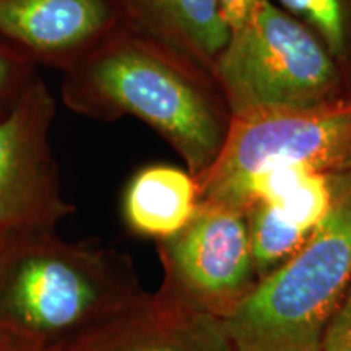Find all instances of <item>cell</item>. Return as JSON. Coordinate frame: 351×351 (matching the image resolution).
Masks as SVG:
<instances>
[{"label":"cell","instance_id":"4fadbf2b","mask_svg":"<svg viewBox=\"0 0 351 351\" xmlns=\"http://www.w3.org/2000/svg\"><path fill=\"white\" fill-rule=\"evenodd\" d=\"M315 33L351 83V0H274Z\"/></svg>","mask_w":351,"mask_h":351},{"label":"cell","instance_id":"9c48e42d","mask_svg":"<svg viewBox=\"0 0 351 351\" xmlns=\"http://www.w3.org/2000/svg\"><path fill=\"white\" fill-rule=\"evenodd\" d=\"M73 346L80 351H234L221 320L168 304L156 295Z\"/></svg>","mask_w":351,"mask_h":351},{"label":"cell","instance_id":"8992f818","mask_svg":"<svg viewBox=\"0 0 351 351\" xmlns=\"http://www.w3.org/2000/svg\"><path fill=\"white\" fill-rule=\"evenodd\" d=\"M156 243L165 270L156 296L168 304L223 320L258 282L245 217L236 210L199 202L186 226Z\"/></svg>","mask_w":351,"mask_h":351},{"label":"cell","instance_id":"2e32d148","mask_svg":"<svg viewBox=\"0 0 351 351\" xmlns=\"http://www.w3.org/2000/svg\"><path fill=\"white\" fill-rule=\"evenodd\" d=\"M231 29L238 28L251 16L261 0H217Z\"/></svg>","mask_w":351,"mask_h":351},{"label":"cell","instance_id":"3957f363","mask_svg":"<svg viewBox=\"0 0 351 351\" xmlns=\"http://www.w3.org/2000/svg\"><path fill=\"white\" fill-rule=\"evenodd\" d=\"M330 179L326 219L221 320L234 351H320L351 287V169Z\"/></svg>","mask_w":351,"mask_h":351},{"label":"cell","instance_id":"e0dca14e","mask_svg":"<svg viewBox=\"0 0 351 351\" xmlns=\"http://www.w3.org/2000/svg\"><path fill=\"white\" fill-rule=\"evenodd\" d=\"M0 351H80L77 346H70V348H46V346H39L29 341H21L13 337L2 335L0 333Z\"/></svg>","mask_w":351,"mask_h":351},{"label":"cell","instance_id":"5b68a950","mask_svg":"<svg viewBox=\"0 0 351 351\" xmlns=\"http://www.w3.org/2000/svg\"><path fill=\"white\" fill-rule=\"evenodd\" d=\"M278 168L351 169V90L319 106L232 119L218 160L195 179L199 202L243 213L251 182Z\"/></svg>","mask_w":351,"mask_h":351},{"label":"cell","instance_id":"7a4b0ae2","mask_svg":"<svg viewBox=\"0 0 351 351\" xmlns=\"http://www.w3.org/2000/svg\"><path fill=\"white\" fill-rule=\"evenodd\" d=\"M148 298L127 257L65 243L56 231L0 244V333L70 348Z\"/></svg>","mask_w":351,"mask_h":351},{"label":"cell","instance_id":"30bf717a","mask_svg":"<svg viewBox=\"0 0 351 351\" xmlns=\"http://www.w3.org/2000/svg\"><path fill=\"white\" fill-rule=\"evenodd\" d=\"M124 26L213 73L231 28L217 0H117Z\"/></svg>","mask_w":351,"mask_h":351},{"label":"cell","instance_id":"6da1fadb","mask_svg":"<svg viewBox=\"0 0 351 351\" xmlns=\"http://www.w3.org/2000/svg\"><path fill=\"white\" fill-rule=\"evenodd\" d=\"M60 96L80 116L142 121L181 155L189 174L212 168L232 116L212 72L122 25L64 70Z\"/></svg>","mask_w":351,"mask_h":351},{"label":"cell","instance_id":"7c38bea8","mask_svg":"<svg viewBox=\"0 0 351 351\" xmlns=\"http://www.w3.org/2000/svg\"><path fill=\"white\" fill-rule=\"evenodd\" d=\"M244 217L258 280L288 261L314 232L302 230L276 205L265 200L254 202Z\"/></svg>","mask_w":351,"mask_h":351},{"label":"cell","instance_id":"5bb4252c","mask_svg":"<svg viewBox=\"0 0 351 351\" xmlns=\"http://www.w3.org/2000/svg\"><path fill=\"white\" fill-rule=\"evenodd\" d=\"M38 69L0 43V119L15 106L34 78Z\"/></svg>","mask_w":351,"mask_h":351},{"label":"cell","instance_id":"9a60e30c","mask_svg":"<svg viewBox=\"0 0 351 351\" xmlns=\"http://www.w3.org/2000/svg\"><path fill=\"white\" fill-rule=\"evenodd\" d=\"M320 351H351V287L324 333Z\"/></svg>","mask_w":351,"mask_h":351},{"label":"cell","instance_id":"ac0fdd59","mask_svg":"<svg viewBox=\"0 0 351 351\" xmlns=\"http://www.w3.org/2000/svg\"><path fill=\"white\" fill-rule=\"evenodd\" d=\"M7 238V236H3V234H0V244H2V241L3 239H5Z\"/></svg>","mask_w":351,"mask_h":351},{"label":"cell","instance_id":"52a82bcc","mask_svg":"<svg viewBox=\"0 0 351 351\" xmlns=\"http://www.w3.org/2000/svg\"><path fill=\"white\" fill-rule=\"evenodd\" d=\"M56 99L36 77L0 119V234L56 231L75 212L60 191L49 132Z\"/></svg>","mask_w":351,"mask_h":351},{"label":"cell","instance_id":"277c9868","mask_svg":"<svg viewBox=\"0 0 351 351\" xmlns=\"http://www.w3.org/2000/svg\"><path fill=\"white\" fill-rule=\"evenodd\" d=\"M213 75L232 119L319 106L351 90L313 29L274 0L231 29Z\"/></svg>","mask_w":351,"mask_h":351},{"label":"cell","instance_id":"ba28073f","mask_svg":"<svg viewBox=\"0 0 351 351\" xmlns=\"http://www.w3.org/2000/svg\"><path fill=\"white\" fill-rule=\"evenodd\" d=\"M122 25L117 0H0V43L36 69L64 72Z\"/></svg>","mask_w":351,"mask_h":351},{"label":"cell","instance_id":"8fae6325","mask_svg":"<svg viewBox=\"0 0 351 351\" xmlns=\"http://www.w3.org/2000/svg\"><path fill=\"white\" fill-rule=\"evenodd\" d=\"M199 205V184L186 169L145 166L127 184L122 199L125 225L135 234L161 241L187 225Z\"/></svg>","mask_w":351,"mask_h":351}]
</instances>
